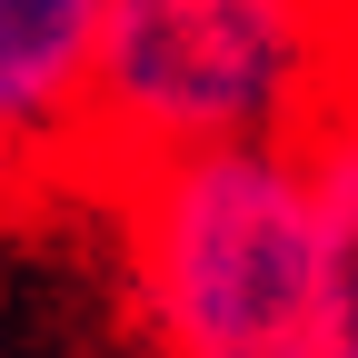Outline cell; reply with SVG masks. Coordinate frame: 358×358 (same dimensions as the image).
Instances as JSON below:
<instances>
[{
	"label": "cell",
	"instance_id": "obj_4",
	"mask_svg": "<svg viewBox=\"0 0 358 358\" xmlns=\"http://www.w3.org/2000/svg\"><path fill=\"white\" fill-rule=\"evenodd\" d=\"M308 179H319V249H329V358H358V80L308 129Z\"/></svg>",
	"mask_w": 358,
	"mask_h": 358
},
{
	"label": "cell",
	"instance_id": "obj_5",
	"mask_svg": "<svg viewBox=\"0 0 358 358\" xmlns=\"http://www.w3.org/2000/svg\"><path fill=\"white\" fill-rule=\"evenodd\" d=\"M329 30H338V60H348V80H358V0H329Z\"/></svg>",
	"mask_w": 358,
	"mask_h": 358
},
{
	"label": "cell",
	"instance_id": "obj_1",
	"mask_svg": "<svg viewBox=\"0 0 358 358\" xmlns=\"http://www.w3.org/2000/svg\"><path fill=\"white\" fill-rule=\"evenodd\" d=\"M110 189L150 358H329V249L299 140L140 159Z\"/></svg>",
	"mask_w": 358,
	"mask_h": 358
},
{
	"label": "cell",
	"instance_id": "obj_2",
	"mask_svg": "<svg viewBox=\"0 0 358 358\" xmlns=\"http://www.w3.org/2000/svg\"><path fill=\"white\" fill-rule=\"evenodd\" d=\"M338 90L329 0H100L90 179L229 140H308Z\"/></svg>",
	"mask_w": 358,
	"mask_h": 358
},
{
	"label": "cell",
	"instance_id": "obj_3",
	"mask_svg": "<svg viewBox=\"0 0 358 358\" xmlns=\"http://www.w3.org/2000/svg\"><path fill=\"white\" fill-rule=\"evenodd\" d=\"M100 0H0V179L90 169Z\"/></svg>",
	"mask_w": 358,
	"mask_h": 358
}]
</instances>
